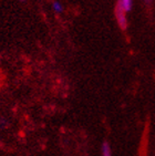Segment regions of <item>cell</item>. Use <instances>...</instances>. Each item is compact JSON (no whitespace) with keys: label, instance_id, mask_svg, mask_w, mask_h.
<instances>
[{"label":"cell","instance_id":"cell-1","mask_svg":"<svg viewBox=\"0 0 155 156\" xmlns=\"http://www.w3.org/2000/svg\"><path fill=\"white\" fill-rule=\"evenodd\" d=\"M125 10L123 9V7L117 3L115 7V16H116V20L119 22V26L122 30H125L126 26H128V20H126L125 17Z\"/></svg>","mask_w":155,"mask_h":156},{"label":"cell","instance_id":"cell-2","mask_svg":"<svg viewBox=\"0 0 155 156\" xmlns=\"http://www.w3.org/2000/svg\"><path fill=\"white\" fill-rule=\"evenodd\" d=\"M147 131H149V129L146 127L145 131H144V135H143V137H142V141H141L139 156H146V153H147V136H146Z\"/></svg>","mask_w":155,"mask_h":156},{"label":"cell","instance_id":"cell-3","mask_svg":"<svg viewBox=\"0 0 155 156\" xmlns=\"http://www.w3.org/2000/svg\"><path fill=\"white\" fill-rule=\"evenodd\" d=\"M101 155L102 156H112V151L111 146L107 142H103L101 146Z\"/></svg>","mask_w":155,"mask_h":156},{"label":"cell","instance_id":"cell-4","mask_svg":"<svg viewBox=\"0 0 155 156\" xmlns=\"http://www.w3.org/2000/svg\"><path fill=\"white\" fill-rule=\"evenodd\" d=\"M119 3L123 7V9L125 10V12L131 11V9H132V0H120Z\"/></svg>","mask_w":155,"mask_h":156},{"label":"cell","instance_id":"cell-5","mask_svg":"<svg viewBox=\"0 0 155 156\" xmlns=\"http://www.w3.org/2000/svg\"><path fill=\"white\" fill-rule=\"evenodd\" d=\"M52 8H53L56 13H61V12L63 11V7L59 1H53V2H52Z\"/></svg>","mask_w":155,"mask_h":156},{"label":"cell","instance_id":"cell-6","mask_svg":"<svg viewBox=\"0 0 155 156\" xmlns=\"http://www.w3.org/2000/svg\"><path fill=\"white\" fill-rule=\"evenodd\" d=\"M151 1H152V0H144V2H145L146 5H150V3H151Z\"/></svg>","mask_w":155,"mask_h":156}]
</instances>
